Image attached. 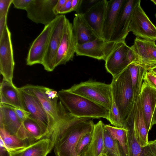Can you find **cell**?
Masks as SVG:
<instances>
[{
	"label": "cell",
	"mask_w": 156,
	"mask_h": 156,
	"mask_svg": "<svg viewBox=\"0 0 156 156\" xmlns=\"http://www.w3.org/2000/svg\"><path fill=\"white\" fill-rule=\"evenodd\" d=\"M128 118L130 119L133 122L141 146L143 147L147 146L149 143V132L142 112L140 95L135 100L132 111Z\"/></svg>",
	"instance_id": "cell-21"
},
{
	"label": "cell",
	"mask_w": 156,
	"mask_h": 156,
	"mask_svg": "<svg viewBox=\"0 0 156 156\" xmlns=\"http://www.w3.org/2000/svg\"><path fill=\"white\" fill-rule=\"evenodd\" d=\"M92 132L82 136L79 140L75 148L76 156H84L90 142Z\"/></svg>",
	"instance_id": "cell-32"
},
{
	"label": "cell",
	"mask_w": 156,
	"mask_h": 156,
	"mask_svg": "<svg viewBox=\"0 0 156 156\" xmlns=\"http://www.w3.org/2000/svg\"><path fill=\"white\" fill-rule=\"evenodd\" d=\"M140 95L142 112L149 132L152 128V118L156 106V90L143 82Z\"/></svg>",
	"instance_id": "cell-19"
},
{
	"label": "cell",
	"mask_w": 156,
	"mask_h": 156,
	"mask_svg": "<svg viewBox=\"0 0 156 156\" xmlns=\"http://www.w3.org/2000/svg\"><path fill=\"white\" fill-rule=\"evenodd\" d=\"M151 1L156 5V0H151Z\"/></svg>",
	"instance_id": "cell-46"
},
{
	"label": "cell",
	"mask_w": 156,
	"mask_h": 156,
	"mask_svg": "<svg viewBox=\"0 0 156 156\" xmlns=\"http://www.w3.org/2000/svg\"><path fill=\"white\" fill-rule=\"evenodd\" d=\"M135 58L134 63L148 70L156 66V44L155 41L136 37L130 47Z\"/></svg>",
	"instance_id": "cell-11"
},
{
	"label": "cell",
	"mask_w": 156,
	"mask_h": 156,
	"mask_svg": "<svg viewBox=\"0 0 156 156\" xmlns=\"http://www.w3.org/2000/svg\"><path fill=\"white\" fill-rule=\"evenodd\" d=\"M143 80L156 90V75L147 70L145 74Z\"/></svg>",
	"instance_id": "cell-34"
},
{
	"label": "cell",
	"mask_w": 156,
	"mask_h": 156,
	"mask_svg": "<svg viewBox=\"0 0 156 156\" xmlns=\"http://www.w3.org/2000/svg\"><path fill=\"white\" fill-rule=\"evenodd\" d=\"M0 103L25 109L19 88L3 79L0 84Z\"/></svg>",
	"instance_id": "cell-24"
},
{
	"label": "cell",
	"mask_w": 156,
	"mask_h": 156,
	"mask_svg": "<svg viewBox=\"0 0 156 156\" xmlns=\"http://www.w3.org/2000/svg\"><path fill=\"white\" fill-rule=\"evenodd\" d=\"M108 121L113 126L117 128H124V122L122 120L119 110L113 100H112V107L109 110Z\"/></svg>",
	"instance_id": "cell-31"
},
{
	"label": "cell",
	"mask_w": 156,
	"mask_h": 156,
	"mask_svg": "<svg viewBox=\"0 0 156 156\" xmlns=\"http://www.w3.org/2000/svg\"><path fill=\"white\" fill-rule=\"evenodd\" d=\"M94 123L89 118L76 117L66 111L61 115L51 138L56 156H76L75 148L80 138L92 132Z\"/></svg>",
	"instance_id": "cell-1"
},
{
	"label": "cell",
	"mask_w": 156,
	"mask_h": 156,
	"mask_svg": "<svg viewBox=\"0 0 156 156\" xmlns=\"http://www.w3.org/2000/svg\"><path fill=\"white\" fill-rule=\"evenodd\" d=\"M66 0H58L53 9L54 12L56 15H59L60 10L65 4Z\"/></svg>",
	"instance_id": "cell-39"
},
{
	"label": "cell",
	"mask_w": 156,
	"mask_h": 156,
	"mask_svg": "<svg viewBox=\"0 0 156 156\" xmlns=\"http://www.w3.org/2000/svg\"><path fill=\"white\" fill-rule=\"evenodd\" d=\"M108 1H98L84 13L83 16L98 38L103 39V29Z\"/></svg>",
	"instance_id": "cell-17"
},
{
	"label": "cell",
	"mask_w": 156,
	"mask_h": 156,
	"mask_svg": "<svg viewBox=\"0 0 156 156\" xmlns=\"http://www.w3.org/2000/svg\"><path fill=\"white\" fill-rule=\"evenodd\" d=\"M25 110L30 114V116L38 120L48 127L52 135L53 132L50 127L47 115L40 101L34 95L19 88Z\"/></svg>",
	"instance_id": "cell-18"
},
{
	"label": "cell",
	"mask_w": 156,
	"mask_h": 156,
	"mask_svg": "<svg viewBox=\"0 0 156 156\" xmlns=\"http://www.w3.org/2000/svg\"><path fill=\"white\" fill-rule=\"evenodd\" d=\"M113 100L124 122L130 115L135 101L128 66L112 77L111 83Z\"/></svg>",
	"instance_id": "cell-3"
},
{
	"label": "cell",
	"mask_w": 156,
	"mask_h": 156,
	"mask_svg": "<svg viewBox=\"0 0 156 156\" xmlns=\"http://www.w3.org/2000/svg\"><path fill=\"white\" fill-rule=\"evenodd\" d=\"M128 68L135 100L140 94L144 76L147 69L139 64L133 62Z\"/></svg>",
	"instance_id": "cell-27"
},
{
	"label": "cell",
	"mask_w": 156,
	"mask_h": 156,
	"mask_svg": "<svg viewBox=\"0 0 156 156\" xmlns=\"http://www.w3.org/2000/svg\"><path fill=\"white\" fill-rule=\"evenodd\" d=\"M54 21L45 26L42 32L32 42L28 51L26 59L27 65L42 64L48 46Z\"/></svg>",
	"instance_id": "cell-12"
},
{
	"label": "cell",
	"mask_w": 156,
	"mask_h": 156,
	"mask_svg": "<svg viewBox=\"0 0 156 156\" xmlns=\"http://www.w3.org/2000/svg\"><path fill=\"white\" fill-rule=\"evenodd\" d=\"M148 71L156 75V66L150 69Z\"/></svg>",
	"instance_id": "cell-44"
},
{
	"label": "cell",
	"mask_w": 156,
	"mask_h": 156,
	"mask_svg": "<svg viewBox=\"0 0 156 156\" xmlns=\"http://www.w3.org/2000/svg\"><path fill=\"white\" fill-rule=\"evenodd\" d=\"M13 108L17 116L22 122L30 116V113L25 109L14 107Z\"/></svg>",
	"instance_id": "cell-36"
},
{
	"label": "cell",
	"mask_w": 156,
	"mask_h": 156,
	"mask_svg": "<svg viewBox=\"0 0 156 156\" xmlns=\"http://www.w3.org/2000/svg\"><path fill=\"white\" fill-rule=\"evenodd\" d=\"M7 15L0 18V36L2 33L6 26L7 25Z\"/></svg>",
	"instance_id": "cell-42"
},
{
	"label": "cell",
	"mask_w": 156,
	"mask_h": 156,
	"mask_svg": "<svg viewBox=\"0 0 156 156\" xmlns=\"http://www.w3.org/2000/svg\"><path fill=\"white\" fill-rule=\"evenodd\" d=\"M58 0H32L26 10L28 18L36 23L46 26L56 18L54 8Z\"/></svg>",
	"instance_id": "cell-10"
},
{
	"label": "cell",
	"mask_w": 156,
	"mask_h": 156,
	"mask_svg": "<svg viewBox=\"0 0 156 156\" xmlns=\"http://www.w3.org/2000/svg\"><path fill=\"white\" fill-rule=\"evenodd\" d=\"M13 0H0V18L7 15Z\"/></svg>",
	"instance_id": "cell-33"
},
{
	"label": "cell",
	"mask_w": 156,
	"mask_h": 156,
	"mask_svg": "<svg viewBox=\"0 0 156 156\" xmlns=\"http://www.w3.org/2000/svg\"><path fill=\"white\" fill-rule=\"evenodd\" d=\"M130 48L125 41L116 42L107 56L105 61V68L112 77L117 76L133 62Z\"/></svg>",
	"instance_id": "cell-5"
},
{
	"label": "cell",
	"mask_w": 156,
	"mask_h": 156,
	"mask_svg": "<svg viewBox=\"0 0 156 156\" xmlns=\"http://www.w3.org/2000/svg\"><path fill=\"white\" fill-rule=\"evenodd\" d=\"M140 2V0L133 12L129 27V32H132L136 37L155 41L156 27L142 8Z\"/></svg>",
	"instance_id": "cell-7"
},
{
	"label": "cell",
	"mask_w": 156,
	"mask_h": 156,
	"mask_svg": "<svg viewBox=\"0 0 156 156\" xmlns=\"http://www.w3.org/2000/svg\"><path fill=\"white\" fill-rule=\"evenodd\" d=\"M145 156H156V146L149 142L144 147Z\"/></svg>",
	"instance_id": "cell-37"
},
{
	"label": "cell",
	"mask_w": 156,
	"mask_h": 156,
	"mask_svg": "<svg viewBox=\"0 0 156 156\" xmlns=\"http://www.w3.org/2000/svg\"><path fill=\"white\" fill-rule=\"evenodd\" d=\"M71 2L72 0H67L65 4L60 10L59 14L63 15L72 11Z\"/></svg>",
	"instance_id": "cell-38"
},
{
	"label": "cell",
	"mask_w": 156,
	"mask_h": 156,
	"mask_svg": "<svg viewBox=\"0 0 156 156\" xmlns=\"http://www.w3.org/2000/svg\"><path fill=\"white\" fill-rule=\"evenodd\" d=\"M155 18H156V13L155 14Z\"/></svg>",
	"instance_id": "cell-48"
},
{
	"label": "cell",
	"mask_w": 156,
	"mask_h": 156,
	"mask_svg": "<svg viewBox=\"0 0 156 156\" xmlns=\"http://www.w3.org/2000/svg\"><path fill=\"white\" fill-rule=\"evenodd\" d=\"M67 89L85 97L109 110L112 107L113 99L111 84L90 79L74 84Z\"/></svg>",
	"instance_id": "cell-4"
},
{
	"label": "cell",
	"mask_w": 156,
	"mask_h": 156,
	"mask_svg": "<svg viewBox=\"0 0 156 156\" xmlns=\"http://www.w3.org/2000/svg\"><path fill=\"white\" fill-rule=\"evenodd\" d=\"M83 0H72V11H75L79 13L80 8L82 3Z\"/></svg>",
	"instance_id": "cell-40"
},
{
	"label": "cell",
	"mask_w": 156,
	"mask_h": 156,
	"mask_svg": "<svg viewBox=\"0 0 156 156\" xmlns=\"http://www.w3.org/2000/svg\"><path fill=\"white\" fill-rule=\"evenodd\" d=\"M105 127L112 137L118 143L121 156H128L127 130L116 127L110 125H105Z\"/></svg>",
	"instance_id": "cell-28"
},
{
	"label": "cell",
	"mask_w": 156,
	"mask_h": 156,
	"mask_svg": "<svg viewBox=\"0 0 156 156\" xmlns=\"http://www.w3.org/2000/svg\"><path fill=\"white\" fill-rule=\"evenodd\" d=\"M67 18L64 15H59L55 20L47 48L42 65L47 71L51 72L55 68L57 51L62 37Z\"/></svg>",
	"instance_id": "cell-6"
},
{
	"label": "cell",
	"mask_w": 156,
	"mask_h": 156,
	"mask_svg": "<svg viewBox=\"0 0 156 156\" xmlns=\"http://www.w3.org/2000/svg\"><path fill=\"white\" fill-rule=\"evenodd\" d=\"M115 43L97 38L85 43L77 45L76 53L78 56H86L105 61Z\"/></svg>",
	"instance_id": "cell-16"
},
{
	"label": "cell",
	"mask_w": 156,
	"mask_h": 156,
	"mask_svg": "<svg viewBox=\"0 0 156 156\" xmlns=\"http://www.w3.org/2000/svg\"><path fill=\"white\" fill-rule=\"evenodd\" d=\"M127 130L128 156H145L144 147H142L138 140L132 120L128 118L124 122Z\"/></svg>",
	"instance_id": "cell-26"
},
{
	"label": "cell",
	"mask_w": 156,
	"mask_h": 156,
	"mask_svg": "<svg viewBox=\"0 0 156 156\" xmlns=\"http://www.w3.org/2000/svg\"><path fill=\"white\" fill-rule=\"evenodd\" d=\"M100 156H107L106 154H103L100 155Z\"/></svg>",
	"instance_id": "cell-47"
},
{
	"label": "cell",
	"mask_w": 156,
	"mask_h": 156,
	"mask_svg": "<svg viewBox=\"0 0 156 156\" xmlns=\"http://www.w3.org/2000/svg\"><path fill=\"white\" fill-rule=\"evenodd\" d=\"M149 142L155 145L156 146V139L154 140L149 141Z\"/></svg>",
	"instance_id": "cell-45"
},
{
	"label": "cell",
	"mask_w": 156,
	"mask_h": 156,
	"mask_svg": "<svg viewBox=\"0 0 156 156\" xmlns=\"http://www.w3.org/2000/svg\"><path fill=\"white\" fill-rule=\"evenodd\" d=\"M140 0H125L119 14L110 41H125L134 9Z\"/></svg>",
	"instance_id": "cell-13"
},
{
	"label": "cell",
	"mask_w": 156,
	"mask_h": 156,
	"mask_svg": "<svg viewBox=\"0 0 156 156\" xmlns=\"http://www.w3.org/2000/svg\"><path fill=\"white\" fill-rule=\"evenodd\" d=\"M0 138L3 141L8 151L19 150L27 147L29 143L16 136L11 135L4 129L0 128Z\"/></svg>",
	"instance_id": "cell-29"
},
{
	"label": "cell",
	"mask_w": 156,
	"mask_h": 156,
	"mask_svg": "<svg viewBox=\"0 0 156 156\" xmlns=\"http://www.w3.org/2000/svg\"><path fill=\"white\" fill-rule=\"evenodd\" d=\"M76 44L72 30V24L66 19L62 37L57 53L55 66L65 65L73 59Z\"/></svg>",
	"instance_id": "cell-14"
},
{
	"label": "cell",
	"mask_w": 156,
	"mask_h": 156,
	"mask_svg": "<svg viewBox=\"0 0 156 156\" xmlns=\"http://www.w3.org/2000/svg\"><path fill=\"white\" fill-rule=\"evenodd\" d=\"M51 138L44 137L16 151H8L10 156H47L54 148Z\"/></svg>",
	"instance_id": "cell-20"
},
{
	"label": "cell",
	"mask_w": 156,
	"mask_h": 156,
	"mask_svg": "<svg viewBox=\"0 0 156 156\" xmlns=\"http://www.w3.org/2000/svg\"><path fill=\"white\" fill-rule=\"evenodd\" d=\"M155 124H156V106L152 116L151 122V127H152V126Z\"/></svg>",
	"instance_id": "cell-43"
},
{
	"label": "cell",
	"mask_w": 156,
	"mask_h": 156,
	"mask_svg": "<svg viewBox=\"0 0 156 156\" xmlns=\"http://www.w3.org/2000/svg\"><path fill=\"white\" fill-rule=\"evenodd\" d=\"M104 153L107 156H121L118 142L113 138L104 127Z\"/></svg>",
	"instance_id": "cell-30"
},
{
	"label": "cell",
	"mask_w": 156,
	"mask_h": 156,
	"mask_svg": "<svg viewBox=\"0 0 156 156\" xmlns=\"http://www.w3.org/2000/svg\"><path fill=\"white\" fill-rule=\"evenodd\" d=\"M0 156H10L2 140L0 139Z\"/></svg>",
	"instance_id": "cell-41"
},
{
	"label": "cell",
	"mask_w": 156,
	"mask_h": 156,
	"mask_svg": "<svg viewBox=\"0 0 156 156\" xmlns=\"http://www.w3.org/2000/svg\"><path fill=\"white\" fill-rule=\"evenodd\" d=\"M32 0H13L14 8L26 10Z\"/></svg>",
	"instance_id": "cell-35"
},
{
	"label": "cell",
	"mask_w": 156,
	"mask_h": 156,
	"mask_svg": "<svg viewBox=\"0 0 156 156\" xmlns=\"http://www.w3.org/2000/svg\"><path fill=\"white\" fill-rule=\"evenodd\" d=\"M11 33L7 25L0 36V72L3 79L13 83L15 66Z\"/></svg>",
	"instance_id": "cell-8"
},
{
	"label": "cell",
	"mask_w": 156,
	"mask_h": 156,
	"mask_svg": "<svg viewBox=\"0 0 156 156\" xmlns=\"http://www.w3.org/2000/svg\"><path fill=\"white\" fill-rule=\"evenodd\" d=\"M125 1H108L103 33V39L107 42L111 41L119 14Z\"/></svg>",
	"instance_id": "cell-23"
},
{
	"label": "cell",
	"mask_w": 156,
	"mask_h": 156,
	"mask_svg": "<svg viewBox=\"0 0 156 156\" xmlns=\"http://www.w3.org/2000/svg\"><path fill=\"white\" fill-rule=\"evenodd\" d=\"M58 95L67 111L76 117L108 120L109 110L85 97L63 89L58 92Z\"/></svg>",
	"instance_id": "cell-2"
},
{
	"label": "cell",
	"mask_w": 156,
	"mask_h": 156,
	"mask_svg": "<svg viewBox=\"0 0 156 156\" xmlns=\"http://www.w3.org/2000/svg\"><path fill=\"white\" fill-rule=\"evenodd\" d=\"M44 87L27 84L21 88L38 98L47 113L50 127L53 133L60 118V109L58 103L57 106L55 105L47 97L45 93Z\"/></svg>",
	"instance_id": "cell-15"
},
{
	"label": "cell",
	"mask_w": 156,
	"mask_h": 156,
	"mask_svg": "<svg viewBox=\"0 0 156 156\" xmlns=\"http://www.w3.org/2000/svg\"><path fill=\"white\" fill-rule=\"evenodd\" d=\"M105 125L101 120L94 124L91 140L84 156H100L104 154Z\"/></svg>",
	"instance_id": "cell-25"
},
{
	"label": "cell",
	"mask_w": 156,
	"mask_h": 156,
	"mask_svg": "<svg viewBox=\"0 0 156 156\" xmlns=\"http://www.w3.org/2000/svg\"><path fill=\"white\" fill-rule=\"evenodd\" d=\"M72 30L76 45L82 44L98 38L86 21L83 13L75 14Z\"/></svg>",
	"instance_id": "cell-22"
},
{
	"label": "cell",
	"mask_w": 156,
	"mask_h": 156,
	"mask_svg": "<svg viewBox=\"0 0 156 156\" xmlns=\"http://www.w3.org/2000/svg\"><path fill=\"white\" fill-rule=\"evenodd\" d=\"M0 128L11 135L27 140L29 144L34 142L12 106L0 103Z\"/></svg>",
	"instance_id": "cell-9"
}]
</instances>
